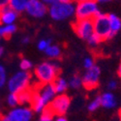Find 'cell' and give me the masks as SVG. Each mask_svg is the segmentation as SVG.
Instances as JSON below:
<instances>
[{"mask_svg": "<svg viewBox=\"0 0 121 121\" xmlns=\"http://www.w3.org/2000/svg\"><path fill=\"white\" fill-rule=\"evenodd\" d=\"M87 42H88V45H89L90 47H96V46H98V45L101 43L100 39H99L95 34H93L91 37H90V38L87 40Z\"/></svg>", "mask_w": 121, "mask_h": 121, "instance_id": "d6986e66", "label": "cell"}, {"mask_svg": "<svg viewBox=\"0 0 121 121\" xmlns=\"http://www.w3.org/2000/svg\"><path fill=\"white\" fill-rule=\"evenodd\" d=\"M8 6H9V1H7V0H0V11Z\"/></svg>", "mask_w": 121, "mask_h": 121, "instance_id": "484cf974", "label": "cell"}, {"mask_svg": "<svg viewBox=\"0 0 121 121\" xmlns=\"http://www.w3.org/2000/svg\"><path fill=\"white\" fill-rule=\"evenodd\" d=\"M100 14L98 2L93 0H83L77 3L76 17L77 19H93Z\"/></svg>", "mask_w": 121, "mask_h": 121, "instance_id": "3957f363", "label": "cell"}, {"mask_svg": "<svg viewBox=\"0 0 121 121\" xmlns=\"http://www.w3.org/2000/svg\"><path fill=\"white\" fill-rule=\"evenodd\" d=\"M116 87H117V82L115 80H110L108 84V88L109 90H114V89H116Z\"/></svg>", "mask_w": 121, "mask_h": 121, "instance_id": "d4e9b609", "label": "cell"}, {"mask_svg": "<svg viewBox=\"0 0 121 121\" xmlns=\"http://www.w3.org/2000/svg\"><path fill=\"white\" fill-rule=\"evenodd\" d=\"M31 116L32 113L29 108H17L10 112L8 118L11 121H29Z\"/></svg>", "mask_w": 121, "mask_h": 121, "instance_id": "30bf717a", "label": "cell"}, {"mask_svg": "<svg viewBox=\"0 0 121 121\" xmlns=\"http://www.w3.org/2000/svg\"><path fill=\"white\" fill-rule=\"evenodd\" d=\"M71 25L75 33L80 39L88 40L94 34L93 19H77Z\"/></svg>", "mask_w": 121, "mask_h": 121, "instance_id": "8992f818", "label": "cell"}, {"mask_svg": "<svg viewBox=\"0 0 121 121\" xmlns=\"http://www.w3.org/2000/svg\"><path fill=\"white\" fill-rule=\"evenodd\" d=\"M52 83L53 84L56 92H62V91H65V90L67 89V83L62 78H59L58 80H56V82H52Z\"/></svg>", "mask_w": 121, "mask_h": 121, "instance_id": "2e32d148", "label": "cell"}, {"mask_svg": "<svg viewBox=\"0 0 121 121\" xmlns=\"http://www.w3.org/2000/svg\"><path fill=\"white\" fill-rule=\"evenodd\" d=\"M93 24H94V34L100 39L101 42L112 39L108 15L100 13L97 17L93 18Z\"/></svg>", "mask_w": 121, "mask_h": 121, "instance_id": "277c9868", "label": "cell"}, {"mask_svg": "<svg viewBox=\"0 0 121 121\" xmlns=\"http://www.w3.org/2000/svg\"><path fill=\"white\" fill-rule=\"evenodd\" d=\"M83 65H84V67H85L87 70L91 69L92 67L95 66V64H94V59H92V58H86V59L84 60Z\"/></svg>", "mask_w": 121, "mask_h": 121, "instance_id": "ffe728a7", "label": "cell"}, {"mask_svg": "<svg viewBox=\"0 0 121 121\" xmlns=\"http://www.w3.org/2000/svg\"><path fill=\"white\" fill-rule=\"evenodd\" d=\"M101 103L106 108H113L116 107V99L112 93L107 92L101 96Z\"/></svg>", "mask_w": 121, "mask_h": 121, "instance_id": "7c38bea8", "label": "cell"}, {"mask_svg": "<svg viewBox=\"0 0 121 121\" xmlns=\"http://www.w3.org/2000/svg\"><path fill=\"white\" fill-rule=\"evenodd\" d=\"M46 53L52 58L61 59V52L57 46H49L46 49Z\"/></svg>", "mask_w": 121, "mask_h": 121, "instance_id": "5bb4252c", "label": "cell"}, {"mask_svg": "<svg viewBox=\"0 0 121 121\" xmlns=\"http://www.w3.org/2000/svg\"><path fill=\"white\" fill-rule=\"evenodd\" d=\"M75 12V7L72 1H58L56 4L52 5L49 10L50 16L54 19H64L72 16Z\"/></svg>", "mask_w": 121, "mask_h": 121, "instance_id": "5b68a950", "label": "cell"}, {"mask_svg": "<svg viewBox=\"0 0 121 121\" xmlns=\"http://www.w3.org/2000/svg\"><path fill=\"white\" fill-rule=\"evenodd\" d=\"M6 79V75H5V70L2 66H0V87L3 86L5 83Z\"/></svg>", "mask_w": 121, "mask_h": 121, "instance_id": "44dd1931", "label": "cell"}, {"mask_svg": "<svg viewBox=\"0 0 121 121\" xmlns=\"http://www.w3.org/2000/svg\"><path fill=\"white\" fill-rule=\"evenodd\" d=\"M70 85H71L73 88H78L80 87V85H82V78L78 75H74L71 82H70Z\"/></svg>", "mask_w": 121, "mask_h": 121, "instance_id": "ac0fdd59", "label": "cell"}, {"mask_svg": "<svg viewBox=\"0 0 121 121\" xmlns=\"http://www.w3.org/2000/svg\"><path fill=\"white\" fill-rule=\"evenodd\" d=\"M32 78V74L29 72H21L15 75L9 82V89L13 94L27 88L30 84V79Z\"/></svg>", "mask_w": 121, "mask_h": 121, "instance_id": "52a82bcc", "label": "cell"}, {"mask_svg": "<svg viewBox=\"0 0 121 121\" xmlns=\"http://www.w3.org/2000/svg\"><path fill=\"white\" fill-rule=\"evenodd\" d=\"M40 121H41V120H40Z\"/></svg>", "mask_w": 121, "mask_h": 121, "instance_id": "d6a6232c", "label": "cell"}, {"mask_svg": "<svg viewBox=\"0 0 121 121\" xmlns=\"http://www.w3.org/2000/svg\"><path fill=\"white\" fill-rule=\"evenodd\" d=\"M34 72L40 82L48 84L56 82L60 78L59 76L61 75V69L57 65L48 62H44L36 66Z\"/></svg>", "mask_w": 121, "mask_h": 121, "instance_id": "6da1fadb", "label": "cell"}, {"mask_svg": "<svg viewBox=\"0 0 121 121\" xmlns=\"http://www.w3.org/2000/svg\"><path fill=\"white\" fill-rule=\"evenodd\" d=\"M100 75H101V70L98 66H94L91 69L87 70L83 78H82L83 87L86 90H92L97 88V86L99 85Z\"/></svg>", "mask_w": 121, "mask_h": 121, "instance_id": "ba28073f", "label": "cell"}, {"mask_svg": "<svg viewBox=\"0 0 121 121\" xmlns=\"http://www.w3.org/2000/svg\"><path fill=\"white\" fill-rule=\"evenodd\" d=\"M30 67H31V62H29L26 59H22L21 62V68L22 70H28Z\"/></svg>", "mask_w": 121, "mask_h": 121, "instance_id": "cb8c5ba5", "label": "cell"}, {"mask_svg": "<svg viewBox=\"0 0 121 121\" xmlns=\"http://www.w3.org/2000/svg\"><path fill=\"white\" fill-rule=\"evenodd\" d=\"M108 17L109 26H110V37L112 38L121 29V19L115 14H109L108 15Z\"/></svg>", "mask_w": 121, "mask_h": 121, "instance_id": "8fae6325", "label": "cell"}, {"mask_svg": "<svg viewBox=\"0 0 121 121\" xmlns=\"http://www.w3.org/2000/svg\"><path fill=\"white\" fill-rule=\"evenodd\" d=\"M3 52H4V48H3L2 47H0V56H1V55H2Z\"/></svg>", "mask_w": 121, "mask_h": 121, "instance_id": "f546056e", "label": "cell"}, {"mask_svg": "<svg viewBox=\"0 0 121 121\" xmlns=\"http://www.w3.org/2000/svg\"><path fill=\"white\" fill-rule=\"evenodd\" d=\"M8 103L11 107H15L16 105H17V97L15 94H11L8 97Z\"/></svg>", "mask_w": 121, "mask_h": 121, "instance_id": "7402d4cb", "label": "cell"}, {"mask_svg": "<svg viewBox=\"0 0 121 121\" xmlns=\"http://www.w3.org/2000/svg\"><path fill=\"white\" fill-rule=\"evenodd\" d=\"M26 11L29 15L33 17H43L48 12V6H46L44 3L32 0L28 1V4L26 6Z\"/></svg>", "mask_w": 121, "mask_h": 121, "instance_id": "9c48e42d", "label": "cell"}, {"mask_svg": "<svg viewBox=\"0 0 121 121\" xmlns=\"http://www.w3.org/2000/svg\"><path fill=\"white\" fill-rule=\"evenodd\" d=\"M28 4V1H18V0H12L9 1V8L17 12H22L24 9H26V6Z\"/></svg>", "mask_w": 121, "mask_h": 121, "instance_id": "4fadbf2b", "label": "cell"}, {"mask_svg": "<svg viewBox=\"0 0 121 121\" xmlns=\"http://www.w3.org/2000/svg\"><path fill=\"white\" fill-rule=\"evenodd\" d=\"M49 46H50V40H48V41H41L38 45V48L39 49L44 50V49H47V48Z\"/></svg>", "mask_w": 121, "mask_h": 121, "instance_id": "603a6c76", "label": "cell"}, {"mask_svg": "<svg viewBox=\"0 0 121 121\" xmlns=\"http://www.w3.org/2000/svg\"><path fill=\"white\" fill-rule=\"evenodd\" d=\"M28 42H29V38H25L23 40V43H28Z\"/></svg>", "mask_w": 121, "mask_h": 121, "instance_id": "4dcf8cb0", "label": "cell"}, {"mask_svg": "<svg viewBox=\"0 0 121 121\" xmlns=\"http://www.w3.org/2000/svg\"><path fill=\"white\" fill-rule=\"evenodd\" d=\"M117 75H118L119 78L121 79V63H120V65H119V67H118V70H117Z\"/></svg>", "mask_w": 121, "mask_h": 121, "instance_id": "83f0119b", "label": "cell"}, {"mask_svg": "<svg viewBox=\"0 0 121 121\" xmlns=\"http://www.w3.org/2000/svg\"><path fill=\"white\" fill-rule=\"evenodd\" d=\"M17 30L16 25H8L4 28H0V35H1L5 40L11 39L12 34Z\"/></svg>", "mask_w": 121, "mask_h": 121, "instance_id": "9a60e30c", "label": "cell"}, {"mask_svg": "<svg viewBox=\"0 0 121 121\" xmlns=\"http://www.w3.org/2000/svg\"><path fill=\"white\" fill-rule=\"evenodd\" d=\"M70 104H71V98L68 95L66 94L59 95L56 98H54L52 102L48 104L43 108V113L48 114L52 117L54 115H59L63 117L68 108L70 107Z\"/></svg>", "mask_w": 121, "mask_h": 121, "instance_id": "7a4b0ae2", "label": "cell"}, {"mask_svg": "<svg viewBox=\"0 0 121 121\" xmlns=\"http://www.w3.org/2000/svg\"><path fill=\"white\" fill-rule=\"evenodd\" d=\"M101 106H102V103H101V96H98L89 104L88 110L89 112H95V110L98 109Z\"/></svg>", "mask_w": 121, "mask_h": 121, "instance_id": "e0dca14e", "label": "cell"}, {"mask_svg": "<svg viewBox=\"0 0 121 121\" xmlns=\"http://www.w3.org/2000/svg\"><path fill=\"white\" fill-rule=\"evenodd\" d=\"M0 121H11V120L8 118V116H6L5 114L0 112Z\"/></svg>", "mask_w": 121, "mask_h": 121, "instance_id": "4316f807", "label": "cell"}, {"mask_svg": "<svg viewBox=\"0 0 121 121\" xmlns=\"http://www.w3.org/2000/svg\"><path fill=\"white\" fill-rule=\"evenodd\" d=\"M56 121H67V119H66V118H64V117H59Z\"/></svg>", "mask_w": 121, "mask_h": 121, "instance_id": "f1b7e54d", "label": "cell"}, {"mask_svg": "<svg viewBox=\"0 0 121 121\" xmlns=\"http://www.w3.org/2000/svg\"><path fill=\"white\" fill-rule=\"evenodd\" d=\"M119 116H120V120H119V121H121V112H120V113H119Z\"/></svg>", "mask_w": 121, "mask_h": 121, "instance_id": "1f68e13d", "label": "cell"}]
</instances>
